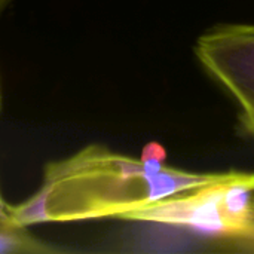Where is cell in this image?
I'll return each mask as SVG.
<instances>
[{
  "label": "cell",
  "mask_w": 254,
  "mask_h": 254,
  "mask_svg": "<svg viewBox=\"0 0 254 254\" xmlns=\"http://www.w3.org/2000/svg\"><path fill=\"white\" fill-rule=\"evenodd\" d=\"M159 143L144 146L138 159L98 144L48 162L39 188L12 207L22 226L103 219L131 220L159 201L220 182L228 173H190L165 164Z\"/></svg>",
  "instance_id": "obj_1"
},
{
  "label": "cell",
  "mask_w": 254,
  "mask_h": 254,
  "mask_svg": "<svg viewBox=\"0 0 254 254\" xmlns=\"http://www.w3.org/2000/svg\"><path fill=\"white\" fill-rule=\"evenodd\" d=\"M13 1H15V0H0V15H1V12H3L4 9H7Z\"/></svg>",
  "instance_id": "obj_5"
},
{
  "label": "cell",
  "mask_w": 254,
  "mask_h": 254,
  "mask_svg": "<svg viewBox=\"0 0 254 254\" xmlns=\"http://www.w3.org/2000/svg\"><path fill=\"white\" fill-rule=\"evenodd\" d=\"M195 55L234 98L244 128L254 137V24H220L201 34Z\"/></svg>",
  "instance_id": "obj_2"
},
{
  "label": "cell",
  "mask_w": 254,
  "mask_h": 254,
  "mask_svg": "<svg viewBox=\"0 0 254 254\" xmlns=\"http://www.w3.org/2000/svg\"><path fill=\"white\" fill-rule=\"evenodd\" d=\"M220 234L240 250L254 252V173H237L216 186Z\"/></svg>",
  "instance_id": "obj_3"
},
{
  "label": "cell",
  "mask_w": 254,
  "mask_h": 254,
  "mask_svg": "<svg viewBox=\"0 0 254 254\" xmlns=\"http://www.w3.org/2000/svg\"><path fill=\"white\" fill-rule=\"evenodd\" d=\"M12 207L0 188V254H51L61 249L33 235L27 226L16 223Z\"/></svg>",
  "instance_id": "obj_4"
},
{
  "label": "cell",
  "mask_w": 254,
  "mask_h": 254,
  "mask_svg": "<svg viewBox=\"0 0 254 254\" xmlns=\"http://www.w3.org/2000/svg\"><path fill=\"white\" fill-rule=\"evenodd\" d=\"M1 104H3V95H1V80H0V112H1Z\"/></svg>",
  "instance_id": "obj_6"
}]
</instances>
